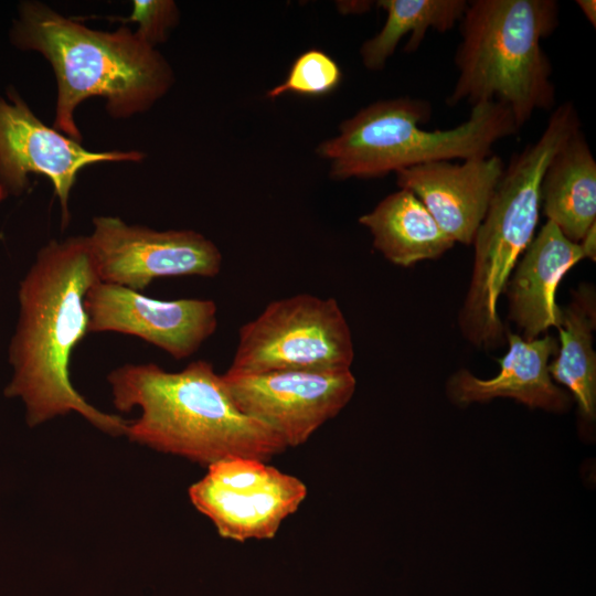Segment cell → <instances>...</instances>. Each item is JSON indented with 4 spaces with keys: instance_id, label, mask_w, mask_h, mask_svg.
<instances>
[{
    "instance_id": "1",
    "label": "cell",
    "mask_w": 596,
    "mask_h": 596,
    "mask_svg": "<svg viewBox=\"0 0 596 596\" xmlns=\"http://www.w3.org/2000/svg\"><path fill=\"white\" fill-rule=\"evenodd\" d=\"M96 281L83 235L47 242L20 281L19 319L9 347L13 373L4 393L23 401L30 426L76 412L102 432L126 433L127 421L91 405L70 379L72 352L88 333L85 297Z\"/></svg>"
},
{
    "instance_id": "2",
    "label": "cell",
    "mask_w": 596,
    "mask_h": 596,
    "mask_svg": "<svg viewBox=\"0 0 596 596\" xmlns=\"http://www.w3.org/2000/svg\"><path fill=\"white\" fill-rule=\"evenodd\" d=\"M107 380L118 411H141L125 435L155 450L209 467L230 458L267 461L287 449L268 426L238 408L207 361H192L179 372L128 363Z\"/></svg>"
},
{
    "instance_id": "3",
    "label": "cell",
    "mask_w": 596,
    "mask_h": 596,
    "mask_svg": "<svg viewBox=\"0 0 596 596\" xmlns=\"http://www.w3.org/2000/svg\"><path fill=\"white\" fill-rule=\"evenodd\" d=\"M10 39L51 64L57 88L53 128L78 142L75 111L86 99L103 97L110 117L127 119L148 111L174 84L169 62L131 29L95 30L40 1L19 4Z\"/></svg>"
},
{
    "instance_id": "4",
    "label": "cell",
    "mask_w": 596,
    "mask_h": 596,
    "mask_svg": "<svg viewBox=\"0 0 596 596\" xmlns=\"http://www.w3.org/2000/svg\"><path fill=\"white\" fill-rule=\"evenodd\" d=\"M558 24L555 0L468 1L455 54L458 76L446 104L498 102L519 131L536 110H553V68L541 42Z\"/></svg>"
},
{
    "instance_id": "5",
    "label": "cell",
    "mask_w": 596,
    "mask_h": 596,
    "mask_svg": "<svg viewBox=\"0 0 596 596\" xmlns=\"http://www.w3.org/2000/svg\"><path fill=\"white\" fill-rule=\"evenodd\" d=\"M581 128L574 104L563 102L552 110L541 136L514 152L504 167L472 242V273L458 313L462 337L476 348L491 350L505 342L499 299L535 236L544 172L558 149Z\"/></svg>"
},
{
    "instance_id": "6",
    "label": "cell",
    "mask_w": 596,
    "mask_h": 596,
    "mask_svg": "<svg viewBox=\"0 0 596 596\" xmlns=\"http://www.w3.org/2000/svg\"><path fill=\"white\" fill-rule=\"evenodd\" d=\"M432 113L429 102L411 97L371 103L344 119L317 153L334 180L376 179L432 161L486 158L498 141L519 132L510 109L494 100L472 106L450 129L422 128Z\"/></svg>"
},
{
    "instance_id": "7",
    "label": "cell",
    "mask_w": 596,
    "mask_h": 596,
    "mask_svg": "<svg viewBox=\"0 0 596 596\" xmlns=\"http://www.w3.org/2000/svg\"><path fill=\"white\" fill-rule=\"evenodd\" d=\"M354 345L334 298L299 294L269 302L238 330L228 371L351 370Z\"/></svg>"
},
{
    "instance_id": "8",
    "label": "cell",
    "mask_w": 596,
    "mask_h": 596,
    "mask_svg": "<svg viewBox=\"0 0 596 596\" xmlns=\"http://www.w3.org/2000/svg\"><path fill=\"white\" fill-rule=\"evenodd\" d=\"M307 492L304 481L266 461L230 458L210 465L189 498L221 538L245 542L273 539Z\"/></svg>"
},
{
    "instance_id": "9",
    "label": "cell",
    "mask_w": 596,
    "mask_h": 596,
    "mask_svg": "<svg viewBox=\"0 0 596 596\" xmlns=\"http://www.w3.org/2000/svg\"><path fill=\"white\" fill-rule=\"evenodd\" d=\"M88 237L98 280L143 290L155 279L215 277L222 268L219 247L192 230L157 231L117 216L92 220Z\"/></svg>"
},
{
    "instance_id": "10",
    "label": "cell",
    "mask_w": 596,
    "mask_h": 596,
    "mask_svg": "<svg viewBox=\"0 0 596 596\" xmlns=\"http://www.w3.org/2000/svg\"><path fill=\"white\" fill-rule=\"evenodd\" d=\"M138 150L91 151L81 142L46 126L13 89L0 96V188L7 196L20 195L29 174H42L53 184L62 213V226L70 220L68 200L79 171L102 162H139Z\"/></svg>"
},
{
    "instance_id": "11",
    "label": "cell",
    "mask_w": 596,
    "mask_h": 596,
    "mask_svg": "<svg viewBox=\"0 0 596 596\" xmlns=\"http://www.w3.org/2000/svg\"><path fill=\"white\" fill-rule=\"evenodd\" d=\"M224 382L238 408L277 434L288 447L305 444L352 398L351 370L226 371Z\"/></svg>"
},
{
    "instance_id": "12",
    "label": "cell",
    "mask_w": 596,
    "mask_h": 596,
    "mask_svg": "<svg viewBox=\"0 0 596 596\" xmlns=\"http://www.w3.org/2000/svg\"><path fill=\"white\" fill-rule=\"evenodd\" d=\"M87 332L138 337L175 360L193 355L217 328L211 299L159 300L123 286L96 281L85 297Z\"/></svg>"
},
{
    "instance_id": "13",
    "label": "cell",
    "mask_w": 596,
    "mask_h": 596,
    "mask_svg": "<svg viewBox=\"0 0 596 596\" xmlns=\"http://www.w3.org/2000/svg\"><path fill=\"white\" fill-rule=\"evenodd\" d=\"M504 167L496 153L460 163L432 161L396 172V184L414 193L455 243L469 246Z\"/></svg>"
},
{
    "instance_id": "14",
    "label": "cell",
    "mask_w": 596,
    "mask_h": 596,
    "mask_svg": "<svg viewBox=\"0 0 596 596\" xmlns=\"http://www.w3.org/2000/svg\"><path fill=\"white\" fill-rule=\"evenodd\" d=\"M505 342L507 353L498 359L499 373L491 379H480L466 369H459L446 384L449 400L458 406H467L509 397L531 408L566 412L572 397L554 384L549 372L550 361L557 352V340L549 333L524 340L508 330Z\"/></svg>"
},
{
    "instance_id": "15",
    "label": "cell",
    "mask_w": 596,
    "mask_h": 596,
    "mask_svg": "<svg viewBox=\"0 0 596 596\" xmlns=\"http://www.w3.org/2000/svg\"><path fill=\"white\" fill-rule=\"evenodd\" d=\"M582 259L579 244L565 237L554 223L547 221L540 228L502 292L508 318L521 338L533 340L560 327L562 307L556 302V291L562 278Z\"/></svg>"
},
{
    "instance_id": "16",
    "label": "cell",
    "mask_w": 596,
    "mask_h": 596,
    "mask_svg": "<svg viewBox=\"0 0 596 596\" xmlns=\"http://www.w3.org/2000/svg\"><path fill=\"white\" fill-rule=\"evenodd\" d=\"M359 223L372 235L374 248L401 267L437 259L456 244L421 200L406 189L385 196L361 215Z\"/></svg>"
},
{
    "instance_id": "17",
    "label": "cell",
    "mask_w": 596,
    "mask_h": 596,
    "mask_svg": "<svg viewBox=\"0 0 596 596\" xmlns=\"http://www.w3.org/2000/svg\"><path fill=\"white\" fill-rule=\"evenodd\" d=\"M541 207L574 243L596 222V160L582 128L551 159L541 182Z\"/></svg>"
},
{
    "instance_id": "18",
    "label": "cell",
    "mask_w": 596,
    "mask_h": 596,
    "mask_svg": "<svg viewBox=\"0 0 596 596\" xmlns=\"http://www.w3.org/2000/svg\"><path fill=\"white\" fill-rule=\"evenodd\" d=\"M596 328V296L589 284L572 290L562 307L558 348L549 364L552 380L564 385L577 404L583 429L592 428L596 417V352L593 332Z\"/></svg>"
},
{
    "instance_id": "19",
    "label": "cell",
    "mask_w": 596,
    "mask_h": 596,
    "mask_svg": "<svg viewBox=\"0 0 596 596\" xmlns=\"http://www.w3.org/2000/svg\"><path fill=\"white\" fill-rule=\"evenodd\" d=\"M376 6L386 12L382 29L360 47L361 61L370 71H381L393 55L397 44L409 35L404 46L414 53L423 43L426 33L435 30L444 33L460 22L467 0H380Z\"/></svg>"
},
{
    "instance_id": "20",
    "label": "cell",
    "mask_w": 596,
    "mask_h": 596,
    "mask_svg": "<svg viewBox=\"0 0 596 596\" xmlns=\"http://www.w3.org/2000/svg\"><path fill=\"white\" fill-rule=\"evenodd\" d=\"M341 79L338 63L322 50L310 49L296 57L286 78L270 88L266 96L270 99L285 94L322 96L333 92Z\"/></svg>"
},
{
    "instance_id": "21",
    "label": "cell",
    "mask_w": 596,
    "mask_h": 596,
    "mask_svg": "<svg viewBox=\"0 0 596 596\" xmlns=\"http://www.w3.org/2000/svg\"><path fill=\"white\" fill-rule=\"evenodd\" d=\"M179 19L178 6L172 0H134L131 13L125 22L136 23V35L156 47L167 41Z\"/></svg>"
},
{
    "instance_id": "22",
    "label": "cell",
    "mask_w": 596,
    "mask_h": 596,
    "mask_svg": "<svg viewBox=\"0 0 596 596\" xmlns=\"http://www.w3.org/2000/svg\"><path fill=\"white\" fill-rule=\"evenodd\" d=\"M584 258H588L592 262L596 260V222L586 231L583 238L578 243Z\"/></svg>"
},
{
    "instance_id": "23",
    "label": "cell",
    "mask_w": 596,
    "mask_h": 596,
    "mask_svg": "<svg viewBox=\"0 0 596 596\" xmlns=\"http://www.w3.org/2000/svg\"><path fill=\"white\" fill-rule=\"evenodd\" d=\"M576 4L588 22L595 28L596 25V1L595 0H576Z\"/></svg>"
},
{
    "instance_id": "24",
    "label": "cell",
    "mask_w": 596,
    "mask_h": 596,
    "mask_svg": "<svg viewBox=\"0 0 596 596\" xmlns=\"http://www.w3.org/2000/svg\"><path fill=\"white\" fill-rule=\"evenodd\" d=\"M341 12L344 13H363L368 11L371 7L370 1H353V2H342Z\"/></svg>"
},
{
    "instance_id": "25",
    "label": "cell",
    "mask_w": 596,
    "mask_h": 596,
    "mask_svg": "<svg viewBox=\"0 0 596 596\" xmlns=\"http://www.w3.org/2000/svg\"><path fill=\"white\" fill-rule=\"evenodd\" d=\"M7 198L4 191L0 188V202Z\"/></svg>"
}]
</instances>
